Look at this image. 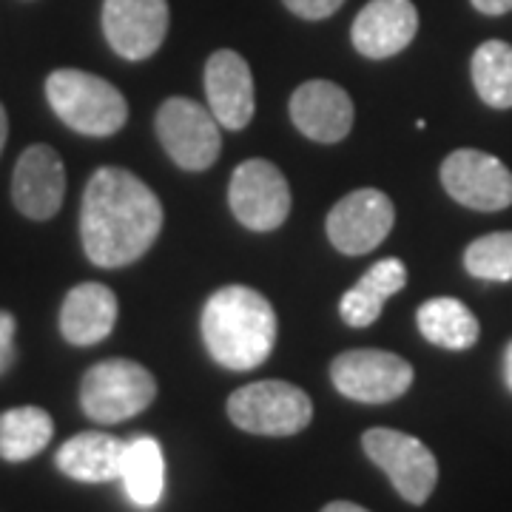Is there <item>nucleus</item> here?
<instances>
[{
  "instance_id": "nucleus-18",
  "label": "nucleus",
  "mask_w": 512,
  "mask_h": 512,
  "mask_svg": "<svg viewBox=\"0 0 512 512\" xmlns=\"http://www.w3.org/2000/svg\"><path fill=\"white\" fill-rule=\"evenodd\" d=\"M126 441L109 433H77L57 450V467L74 481L83 484H106L120 478Z\"/></svg>"
},
{
  "instance_id": "nucleus-21",
  "label": "nucleus",
  "mask_w": 512,
  "mask_h": 512,
  "mask_svg": "<svg viewBox=\"0 0 512 512\" xmlns=\"http://www.w3.org/2000/svg\"><path fill=\"white\" fill-rule=\"evenodd\" d=\"M120 481L126 484L128 498L137 507H157L165 487V461L163 447L148 436L126 441L123 464H120Z\"/></svg>"
},
{
  "instance_id": "nucleus-10",
  "label": "nucleus",
  "mask_w": 512,
  "mask_h": 512,
  "mask_svg": "<svg viewBox=\"0 0 512 512\" xmlns=\"http://www.w3.org/2000/svg\"><path fill=\"white\" fill-rule=\"evenodd\" d=\"M228 202L245 228L276 231L291 214V188L274 163L245 160L231 177Z\"/></svg>"
},
{
  "instance_id": "nucleus-1",
  "label": "nucleus",
  "mask_w": 512,
  "mask_h": 512,
  "mask_svg": "<svg viewBox=\"0 0 512 512\" xmlns=\"http://www.w3.org/2000/svg\"><path fill=\"white\" fill-rule=\"evenodd\" d=\"M163 228V205L126 168H97L83 194L80 237L97 268H123L154 245Z\"/></svg>"
},
{
  "instance_id": "nucleus-24",
  "label": "nucleus",
  "mask_w": 512,
  "mask_h": 512,
  "mask_svg": "<svg viewBox=\"0 0 512 512\" xmlns=\"http://www.w3.org/2000/svg\"><path fill=\"white\" fill-rule=\"evenodd\" d=\"M467 274L487 282H512V231L478 237L464 251Z\"/></svg>"
},
{
  "instance_id": "nucleus-16",
  "label": "nucleus",
  "mask_w": 512,
  "mask_h": 512,
  "mask_svg": "<svg viewBox=\"0 0 512 512\" xmlns=\"http://www.w3.org/2000/svg\"><path fill=\"white\" fill-rule=\"evenodd\" d=\"M291 120L308 140L339 143L353 128V100L330 80H308L293 92Z\"/></svg>"
},
{
  "instance_id": "nucleus-30",
  "label": "nucleus",
  "mask_w": 512,
  "mask_h": 512,
  "mask_svg": "<svg viewBox=\"0 0 512 512\" xmlns=\"http://www.w3.org/2000/svg\"><path fill=\"white\" fill-rule=\"evenodd\" d=\"M6 134H9V120H6V109L0 106V154H3V146H6Z\"/></svg>"
},
{
  "instance_id": "nucleus-15",
  "label": "nucleus",
  "mask_w": 512,
  "mask_h": 512,
  "mask_svg": "<svg viewBox=\"0 0 512 512\" xmlns=\"http://www.w3.org/2000/svg\"><path fill=\"white\" fill-rule=\"evenodd\" d=\"M205 94H208V109L220 126L239 131L254 120V74L245 57L237 52L220 49L208 57Z\"/></svg>"
},
{
  "instance_id": "nucleus-26",
  "label": "nucleus",
  "mask_w": 512,
  "mask_h": 512,
  "mask_svg": "<svg viewBox=\"0 0 512 512\" xmlns=\"http://www.w3.org/2000/svg\"><path fill=\"white\" fill-rule=\"evenodd\" d=\"M15 365V316L0 311V376Z\"/></svg>"
},
{
  "instance_id": "nucleus-28",
  "label": "nucleus",
  "mask_w": 512,
  "mask_h": 512,
  "mask_svg": "<svg viewBox=\"0 0 512 512\" xmlns=\"http://www.w3.org/2000/svg\"><path fill=\"white\" fill-rule=\"evenodd\" d=\"M322 512H370V510L359 507V504H350V501H333V504H328Z\"/></svg>"
},
{
  "instance_id": "nucleus-22",
  "label": "nucleus",
  "mask_w": 512,
  "mask_h": 512,
  "mask_svg": "<svg viewBox=\"0 0 512 512\" xmlns=\"http://www.w3.org/2000/svg\"><path fill=\"white\" fill-rule=\"evenodd\" d=\"M55 436V421L43 407H15L0 416V458L29 461L46 450Z\"/></svg>"
},
{
  "instance_id": "nucleus-25",
  "label": "nucleus",
  "mask_w": 512,
  "mask_h": 512,
  "mask_svg": "<svg viewBox=\"0 0 512 512\" xmlns=\"http://www.w3.org/2000/svg\"><path fill=\"white\" fill-rule=\"evenodd\" d=\"M296 18L305 20H325L330 18L345 0H282Z\"/></svg>"
},
{
  "instance_id": "nucleus-4",
  "label": "nucleus",
  "mask_w": 512,
  "mask_h": 512,
  "mask_svg": "<svg viewBox=\"0 0 512 512\" xmlns=\"http://www.w3.org/2000/svg\"><path fill=\"white\" fill-rule=\"evenodd\" d=\"M157 399V382L146 367L131 359H106L86 370L80 382V407L92 421L117 424Z\"/></svg>"
},
{
  "instance_id": "nucleus-11",
  "label": "nucleus",
  "mask_w": 512,
  "mask_h": 512,
  "mask_svg": "<svg viewBox=\"0 0 512 512\" xmlns=\"http://www.w3.org/2000/svg\"><path fill=\"white\" fill-rule=\"evenodd\" d=\"M393 222H396V208L390 197L376 188H359L330 208L328 237L333 248L342 254H370L387 239Z\"/></svg>"
},
{
  "instance_id": "nucleus-3",
  "label": "nucleus",
  "mask_w": 512,
  "mask_h": 512,
  "mask_svg": "<svg viewBox=\"0 0 512 512\" xmlns=\"http://www.w3.org/2000/svg\"><path fill=\"white\" fill-rule=\"evenodd\" d=\"M46 97L57 117L77 134L111 137L126 126V97L97 74L57 69L46 80Z\"/></svg>"
},
{
  "instance_id": "nucleus-8",
  "label": "nucleus",
  "mask_w": 512,
  "mask_h": 512,
  "mask_svg": "<svg viewBox=\"0 0 512 512\" xmlns=\"http://www.w3.org/2000/svg\"><path fill=\"white\" fill-rule=\"evenodd\" d=\"M330 379L342 396L353 402H396L413 384V367L402 356L387 350H348L330 365Z\"/></svg>"
},
{
  "instance_id": "nucleus-14",
  "label": "nucleus",
  "mask_w": 512,
  "mask_h": 512,
  "mask_svg": "<svg viewBox=\"0 0 512 512\" xmlns=\"http://www.w3.org/2000/svg\"><path fill=\"white\" fill-rule=\"evenodd\" d=\"M419 32V12L413 0H370L353 20V46L370 60L404 52Z\"/></svg>"
},
{
  "instance_id": "nucleus-13",
  "label": "nucleus",
  "mask_w": 512,
  "mask_h": 512,
  "mask_svg": "<svg viewBox=\"0 0 512 512\" xmlns=\"http://www.w3.org/2000/svg\"><path fill=\"white\" fill-rule=\"evenodd\" d=\"M66 194V168L55 148L29 146L20 154L12 177V200L29 220H52Z\"/></svg>"
},
{
  "instance_id": "nucleus-17",
  "label": "nucleus",
  "mask_w": 512,
  "mask_h": 512,
  "mask_svg": "<svg viewBox=\"0 0 512 512\" xmlns=\"http://www.w3.org/2000/svg\"><path fill=\"white\" fill-rule=\"evenodd\" d=\"M117 322V296L100 282H83L66 293L60 308V333L77 348L97 345Z\"/></svg>"
},
{
  "instance_id": "nucleus-23",
  "label": "nucleus",
  "mask_w": 512,
  "mask_h": 512,
  "mask_svg": "<svg viewBox=\"0 0 512 512\" xmlns=\"http://www.w3.org/2000/svg\"><path fill=\"white\" fill-rule=\"evenodd\" d=\"M473 86L478 97L493 109H512V46L487 40L473 52Z\"/></svg>"
},
{
  "instance_id": "nucleus-9",
  "label": "nucleus",
  "mask_w": 512,
  "mask_h": 512,
  "mask_svg": "<svg viewBox=\"0 0 512 512\" xmlns=\"http://www.w3.org/2000/svg\"><path fill=\"white\" fill-rule=\"evenodd\" d=\"M444 191L473 211H504L512 205V171L493 154L458 148L441 163Z\"/></svg>"
},
{
  "instance_id": "nucleus-7",
  "label": "nucleus",
  "mask_w": 512,
  "mask_h": 512,
  "mask_svg": "<svg viewBox=\"0 0 512 512\" xmlns=\"http://www.w3.org/2000/svg\"><path fill=\"white\" fill-rule=\"evenodd\" d=\"M157 134L168 157L185 171H205L222 148L220 123L208 106L188 97H168L157 111Z\"/></svg>"
},
{
  "instance_id": "nucleus-20",
  "label": "nucleus",
  "mask_w": 512,
  "mask_h": 512,
  "mask_svg": "<svg viewBox=\"0 0 512 512\" xmlns=\"http://www.w3.org/2000/svg\"><path fill=\"white\" fill-rule=\"evenodd\" d=\"M416 322H419L421 336L444 350L473 348L481 336L476 313L453 296L427 299L416 313Z\"/></svg>"
},
{
  "instance_id": "nucleus-29",
  "label": "nucleus",
  "mask_w": 512,
  "mask_h": 512,
  "mask_svg": "<svg viewBox=\"0 0 512 512\" xmlns=\"http://www.w3.org/2000/svg\"><path fill=\"white\" fill-rule=\"evenodd\" d=\"M504 379H507V387L512 390V342L507 345V353H504Z\"/></svg>"
},
{
  "instance_id": "nucleus-5",
  "label": "nucleus",
  "mask_w": 512,
  "mask_h": 512,
  "mask_svg": "<svg viewBox=\"0 0 512 512\" xmlns=\"http://www.w3.org/2000/svg\"><path fill=\"white\" fill-rule=\"evenodd\" d=\"M228 416L254 436H296L313 419V404L302 387L288 382H254L228 399Z\"/></svg>"
},
{
  "instance_id": "nucleus-6",
  "label": "nucleus",
  "mask_w": 512,
  "mask_h": 512,
  "mask_svg": "<svg viewBox=\"0 0 512 512\" xmlns=\"http://www.w3.org/2000/svg\"><path fill=\"white\" fill-rule=\"evenodd\" d=\"M362 447L367 458L387 473L404 501L421 507L433 495L436 481H439V461L430 453V447L421 444L416 436L387 430V427H373L362 436Z\"/></svg>"
},
{
  "instance_id": "nucleus-12",
  "label": "nucleus",
  "mask_w": 512,
  "mask_h": 512,
  "mask_svg": "<svg viewBox=\"0 0 512 512\" xmlns=\"http://www.w3.org/2000/svg\"><path fill=\"white\" fill-rule=\"evenodd\" d=\"M103 32L126 60H146L163 46L168 32V0H106Z\"/></svg>"
},
{
  "instance_id": "nucleus-2",
  "label": "nucleus",
  "mask_w": 512,
  "mask_h": 512,
  "mask_svg": "<svg viewBox=\"0 0 512 512\" xmlns=\"http://www.w3.org/2000/svg\"><path fill=\"white\" fill-rule=\"evenodd\" d=\"M202 342L225 370H254L274 350L276 313L254 288L228 285L214 293L200 316Z\"/></svg>"
},
{
  "instance_id": "nucleus-27",
  "label": "nucleus",
  "mask_w": 512,
  "mask_h": 512,
  "mask_svg": "<svg viewBox=\"0 0 512 512\" xmlns=\"http://www.w3.org/2000/svg\"><path fill=\"white\" fill-rule=\"evenodd\" d=\"M473 6L481 15H493V18L512 12V0H473Z\"/></svg>"
},
{
  "instance_id": "nucleus-19",
  "label": "nucleus",
  "mask_w": 512,
  "mask_h": 512,
  "mask_svg": "<svg viewBox=\"0 0 512 512\" xmlns=\"http://www.w3.org/2000/svg\"><path fill=\"white\" fill-rule=\"evenodd\" d=\"M404 285H407V268L402 259L396 256L382 259L342 296L339 313L350 328H370L382 316L384 302L393 293L402 291Z\"/></svg>"
}]
</instances>
